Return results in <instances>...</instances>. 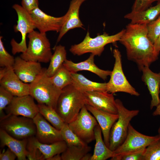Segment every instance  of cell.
Wrapping results in <instances>:
<instances>
[{"label": "cell", "mask_w": 160, "mask_h": 160, "mask_svg": "<svg viewBox=\"0 0 160 160\" xmlns=\"http://www.w3.org/2000/svg\"><path fill=\"white\" fill-rule=\"evenodd\" d=\"M91 149V147L88 145L85 147L67 146L66 149L61 154L62 160H81Z\"/></svg>", "instance_id": "31"}, {"label": "cell", "mask_w": 160, "mask_h": 160, "mask_svg": "<svg viewBox=\"0 0 160 160\" xmlns=\"http://www.w3.org/2000/svg\"><path fill=\"white\" fill-rule=\"evenodd\" d=\"M22 6L29 13L39 7L38 0H22Z\"/></svg>", "instance_id": "39"}, {"label": "cell", "mask_w": 160, "mask_h": 160, "mask_svg": "<svg viewBox=\"0 0 160 160\" xmlns=\"http://www.w3.org/2000/svg\"><path fill=\"white\" fill-rule=\"evenodd\" d=\"M54 52L51 58L46 73L49 77H52L63 65L66 59V51L64 46L61 45L55 46Z\"/></svg>", "instance_id": "27"}, {"label": "cell", "mask_w": 160, "mask_h": 160, "mask_svg": "<svg viewBox=\"0 0 160 160\" xmlns=\"http://www.w3.org/2000/svg\"><path fill=\"white\" fill-rule=\"evenodd\" d=\"M0 128L19 140L35 136L36 127L33 119L19 116L6 114L0 119Z\"/></svg>", "instance_id": "7"}, {"label": "cell", "mask_w": 160, "mask_h": 160, "mask_svg": "<svg viewBox=\"0 0 160 160\" xmlns=\"http://www.w3.org/2000/svg\"><path fill=\"white\" fill-rule=\"evenodd\" d=\"M86 104L83 93L71 84L62 89L56 110L64 122L68 124L75 119Z\"/></svg>", "instance_id": "2"}, {"label": "cell", "mask_w": 160, "mask_h": 160, "mask_svg": "<svg viewBox=\"0 0 160 160\" xmlns=\"http://www.w3.org/2000/svg\"><path fill=\"white\" fill-rule=\"evenodd\" d=\"M98 124L95 118L85 105L75 119L68 125L80 139L88 144L95 140L94 129Z\"/></svg>", "instance_id": "10"}, {"label": "cell", "mask_w": 160, "mask_h": 160, "mask_svg": "<svg viewBox=\"0 0 160 160\" xmlns=\"http://www.w3.org/2000/svg\"><path fill=\"white\" fill-rule=\"evenodd\" d=\"M147 26L148 37L153 44L160 33V15Z\"/></svg>", "instance_id": "35"}, {"label": "cell", "mask_w": 160, "mask_h": 160, "mask_svg": "<svg viewBox=\"0 0 160 160\" xmlns=\"http://www.w3.org/2000/svg\"><path fill=\"white\" fill-rule=\"evenodd\" d=\"M31 95L14 96L5 109L7 115L22 116L32 119L39 113L38 104Z\"/></svg>", "instance_id": "13"}, {"label": "cell", "mask_w": 160, "mask_h": 160, "mask_svg": "<svg viewBox=\"0 0 160 160\" xmlns=\"http://www.w3.org/2000/svg\"><path fill=\"white\" fill-rule=\"evenodd\" d=\"M50 78L53 84L61 90L72 84L71 73L63 65Z\"/></svg>", "instance_id": "29"}, {"label": "cell", "mask_w": 160, "mask_h": 160, "mask_svg": "<svg viewBox=\"0 0 160 160\" xmlns=\"http://www.w3.org/2000/svg\"><path fill=\"white\" fill-rule=\"evenodd\" d=\"M142 160H160V138L145 148Z\"/></svg>", "instance_id": "32"}, {"label": "cell", "mask_w": 160, "mask_h": 160, "mask_svg": "<svg viewBox=\"0 0 160 160\" xmlns=\"http://www.w3.org/2000/svg\"><path fill=\"white\" fill-rule=\"evenodd\" d=\"M160 0H135L132 7V12L144 11L151 7L152 4Z\"/></svg>", "instance_id": "37"}, {"label": "cell", "mask_w": 160, "mask_h": 160, "mask_svg": "<svg viewBox=\"0 0 160 160\" xmlns=\"http://www.w3.org/2000/svg\"><path fill=\"white\" fill-rule=\"evenodd\" d=\"M27 36L29 42L27 49L20 57L28 61L45 63L49 62L52 54L46 33L34 30Z\"/></svg>", "instance_id": "5"}, {"label": "cell", "mask_w": 160, "mask_h": 160, "mask_svg": "<svg viewBox=\"0 0 160 160\" xmlns=\"http://www.w3.org/2000/svg\"><path fill=\"white\" fill-rule=\"evenodd\" d=\"M145 149L136 152L114 156L111 158V160H142L143 154Z\"/></svg>", "instance_id": "36"}, {"label": "cell", "mask_w": 160, "mask_h": 160, "mask_svg": "<svg viewBox=\"0 0 160 160\" xmlns=\"http://www.w3.org/2000/svg\"><path fill=\"white\" fill-rule=\"evenodd\" d=\"M27 151V157L30 160H45L44 156L36 148L28 143L26 146Z\"/></svg>", "instance_id": "38"}, {"label": "cell", "mask_w": 160, "mask_h": 160, "mask_svg": "<svg viewBox=\"0 0 160 160\" xmlns=\"http://www.w3.org/2000/svg\"><path fill=\"white\" fill-rule=\"evenodd\" d=\"M0 84L14 96L30 95V84L19 79L13 67L0 68Z\"/></svg>", "instance_id": "12"}, {"label": "cell", "mask_w": 160, "mask_h": 160, "mask_svg": "<svg viewBox=\"0 0 160 160\" xmlns=\"http://www.w3.org/2000/svg\"><path fill=\"white\" fill-rule=\"evenodd\" d=\"M152 114L154 116L160 115V103L156 107V108Z\"/></svg>", "instance_id": "42"}, {"label": "cell", "mask_w": 160, "mask_h": 160, "mask_svg": "<svg viewBox=\"0 0 160 160\" xmlns=\"http://www.w3.org/2000/svg\"><path fill=\"white\" fill-rule=\"evenodd\" d=\"M147 25L130 23L124 29L119 42L125 47L127 59L135 62L139 70L158 59L153 44L148 36Z\"/></svg>", "instance_id": "1"}, {"label": "cell", "mask_w": 160, "mask_h": 160, "mask_svg": "<svg viewBox=\"0 0 160 160\" xmlns=\"http://www.w3.org/2000/svg\"><path fill=\"white\" fill-rule=\"evenodd\" d=\"M85 106L97 120L101 128L104 142L108 147L110 131L113 125L118 119V114L105 112L87 104H86Z\"/></svg>", "instance_id": "20"}, {"label": "cell", "mask_w": 160, "mask_h": 160, "mask_svg": "<svg viewBox=\"0 0 160 160\" xmlns=\"http://www.w3.org/2000/svg\"><path fill=\"white\" fill-rule=\"evenodd\" d=\"M36 28L41 33L49 31L59 32L62 26L64 16L56 17L48 15L39 7L34 9L30 14Z\"/></svg>", "instance_id": "15"}, {"label": "cell", "mask_w": 160, "mask_h": 160, "mask_svg": "<svg viewBox=\"0 0 160 160\" xmlns=\"http://www.w3.org/2000/svg\"><path fill=\"white\" fill-rule=\"evenodd\" d=\"M28 143L37 148L47 160L55 155L61 154L67 147L63 140L50 144H44L39 142L35 136L28 138Z\"/></svg>", "instance_id": "24"}, {"label": "cell", "mask_w": 160, "mask_h": 160, "mask_svg": "<svg viewBox=\"0 0 160 160\" xmlns=\"http://www.w3.org/2000/svg\"><path fill=\"white\" fill-rule=\"evenodd\" d=\"M39 113L54 127L60 130L65 123L56 110L44 104H38Z\"/></svg>", "instance_id": "28"}, {"label": "cell", "mask_w": 160, "mask_h": 160, "mask_svg": "<svg viewBox=\"0 0 160 160\" xmlns=\"http://www.w3.org/2000/svg\"><path fill=\"white\" fill-rule=\"evenodd\" d=\"M153 45L156 51L160 53V33L153 43Z\"/></svg>", "instance_id": "41"}, {"label": "cell", "mask_w": 160, "mask_h": 160, "mask_svg": "<svg viewBox=\"0 0 160 160\" xmlns=\"http://www.w3.org/2000/svg\"><path fill=\"white\" fill-rule=\"evenodd\" d=\"M33 120L36 127L35 136L39 142L50 144L63 140L60 130L51 125L39 113Z\"/></svg>", "instance_id": "16"}, {"label": "cell", "mask_w": 160, "mask_h": 160, "mask_svg": "<svg viewBox=\"0 0 160 160\" xmlns=\"http://www.w3.org/2000/svg\"><path fill=\"white\" fill-rule=\"evenodd\" d=\"M149 67H144L141 71L142 72V80L147 86L151 96L150 109H152L160 103V72L154 73Z\"/></svg>", "instance_id": "21"}, {"label": "cell", "mask_w": 160, "mask_h": 160, "mask_svg": "<svg viewBox=\"0 0 160 160\" xmlns=\"http://www.w3.org/2000/svg\"><path fill=\"white\" fill-rule=\"evenodd\" d=\"M48 160H62L60 154H57L50 157Z\"/></svg>", "instance_id": "43"}, {"label": "cell", "mask_w": 160, "mask_h": 160, "mask_svg": "<svg viewBox=\"0 0 160 160\" xmlns=\"http://www.w3.org/2000/svg\"><path fill=\"white\" fill-rule=\"evenodd\" d=\"M95 55L91 54L86 60L78 63L66 59L63 63L71 73H76L81 71H87L92 72L104 80L110 75L111 71L105 70L100 68L94 63Z\"/></svg>", "instance_id": "19"}, {"label": "cell", "mask_w": 160, "mask_h": 160, "mask_svg": "<svg viewBox=\"0 0 160 160\" xmlns=\"http://www.w3.org/2000/svg\"><path fill=\"white\" fill-rule=\"evenodd\" d=\"M72 86L82 92L93 91H106L107 83L94 82L77 73H71Z\"/></svg>", "instance_id": "25"}, {"label": "cell", "mask_w": 160, "mask_h": 160, "mask_svg": "<svg viewBox=\"0 0 160 160\" xmlns=\"http://www.w3.org/2000/svg\"><path fill=\"white\" fill-rule=\"evenodd\" d=\"M0 147L6 146L14 153L18 160H27L26 149L28 139L19 140L8 134L0 129Z\"/></svg>", "instance_id": "22"}, {"label": "cell", "mask_w": 160, "mask_h": 160, "mask_svg": "<svg viewBox=\"0 0 160 160\" xmlns=\"http://www.w3.org/2000/svg\"><path fill=\"white\" fill-rule=\"evenodd\" d=\"M92 155V154L88 153L84 155L81 160H91Z\"/></svg>", "instance_id": "44"}, {"label": "cell", "mask_w": 160, "mask_h": 160, "mask_svg": "<svg viewBox=\"0 0 160 160\" xmlns=\"http://www.w3.org/2000/svg\"><path fill=\"white\" fill-rule=\"evenodd\" d=\"M17 158L15 153L8 148L0 153V160H14Z\"/></svg>", "instance_id": "40"}, {"label": "cell", "mask_w": 160, "mask_h": 160, "mask_svg": "<svg viewBox=\"0 0 160 160\" xmlns=\"http://www.w3.org/2000/svg\"><path fill=\"white\" fill-rule=\"evenodd\" d=\"M87 0H72L69 9L63 16V24L57 39L58 42L70 30L76 28L84 29L83 24L79 17L80 8L81 4Z\"/></svg>", "instance_id": "18"}, {"label": "cell", "mask_w": 160, "mask_h": 160, "mask_svg": "<svg viewBox=\"0 0 160 160\" xmlns=\"http://www.w3.org/2000/svg\"><path fill=\"white\" fill-rule=\"evenodd\" d=\"M124 31V29L117 33L110 35L106 32L91 38L88 31L83 40L79 44L71 46L70 51L73 55L80 56L90 53L95 56H100L108 44L119 41Z\"/></svg>", "instance_id": "6"}, {"label": "cell", "mask_w": 160, "mask_h": 160, "mask_svg": "<svg viewBox=\"0 0 160 160\" xmlns=\"http://www.w3.org/2000/svg\"><path fill=\"white\" fill-rule=\"evenodd\" d=\"M14 96L2 87L0 86V119L6 115L3 112L12 101Z\"/></svg>", "instance_id": "34"}, {"label": "cell", "mask_w": 160, "mask_h": 160, "mask_svg": "<svg viewBox=\"0 0 160 160\" xmlns=\"http://www.w3.org/2000/svg\"><path fill=\"white\" fill-rule=\"evenodd\" d=\"M13 70L19 78L25 83L33 82L43 72L39 62L25 60L20 56L15 58Z\"/></svg>", "instance_id": "17"}, {"label": "cell", "mask_w": 160, "mask_h": 160, "mask_svg": "<svg viewBox=\"0 0 160 160\" xmlns=\"http://www.w3.org/2000/svg\"><path fill=\"white\" fill-rule=\"evenodd\" d=\"M160 138V136H149L136 130L130 124L126 137L122 144L114 151V156L136 152L145 149Z\"/></svg>", "instance_id": "11"}, {"label": "cell", "mask_w": 160, "mask_h": 160, "mask_svg": "<svg viewBox=\"0 0 160 160\" xmlns=\"http://www.w3.org/2000/svg\"><path fill=\"white\" fill-rule=\"evenodd\" d=\"M12 7L16 12L18 18L17 24L14 27V31L16 32H19L21 35L20 42L18 43L14 39L11 41L12 52L15 55L17 53H23L26 51L27 47L26 36L36 28L30 13L22 6L15 4Z\"/></svg>", "instance_id": "9"}, {"label": "cell", "mask_w": 160, "mask_h": 160, "mask_svg": "<svg viewBox=\"0 0 160 160\" xmlns=\"http://www.w3.org/2000/svg\"><path fill=\"white\" fill-rule=\"evenodd\" d=\"M160 15V0L156 4L140 12H131L124 16L133 24L148 25L156 19Z\"/></svg>", "instance_id": "23"}, {"label": "cell", "mask_w": 160, "mask_h": 160, "mask_svg": "<svg viewBox=\"0 0 160 160\" xmlns=\"http://www.w3.org/2000/svg\"><path fill=\"white\" fill-rule=\"evenodd\" d=\"M113 54L115 62L110 75V79L107 83L106 91L113 94L121 92L132 95L139 96L140 94L129 83L124 73L120 51L115 48L113 50Z\"/></svg>", "instance_id": "8"}, {"label": "cell", "mask_w": 160, "mask_h": 160, "mask_svg": "<svg viewBox=\"0 0 160 160\" xmlns=\"http://www.w3.org/2000/svg\"><path fill=\"white\" fill-rule=\"evenodd\" d=\"M46 68L30 84V95L39 104H44L56 109L62 90L56 87L46 73Z\"/></svg>", "instance_id": "3"}, {"label": "cell", "mask_w": 160, "mask_h": 160, "mask_svg": "<svg viewBox=\"0 0 160 160\" xmlns=\"http://www.w3.org/2000/svg\"><path fill=\"white\" fill-rule=\"evenodd\" d=\"M63 140L67 146H73L85 147L87 144L80 139L70 128L68 124L65 123L60 130Z\"/></svg>", "instance_id": "30"}, {"label": "cell", "mask_w": 160, "mask_h": 160, "mask_svg": "<svg viewBox=\"0 0 160 160\" xmlns=\"http://www.w3.org/2000/svg\"><path fill=\"white\" fill-rule=\"evenodd\" d=\"M158 135L160 136V127H159L158 129Z\"/></svg>", "instance_id": "45"}, {"label": "cell", "mask_w": 160, "mask_h": 160, "mask_svg": "<svg viewBox=\"0 0 160 160\" xmlns=\"http://www.w3.org/2000/svg\"><path fill=\"white\" fill-rule=\"evenodd\" d=\"M94 133L96 143L91 160H105L111 158L114 156L113 151L105 144L102 137L101 128L98 124L95 128Z\"/></svg>", "instance_id": "26"}, {"label": "cell", "mask_w": 160, "mask_h": 160, "mask_svg": "<svg viewBox=\"0 0 160 160\" xmlns=\"http://www.w3.org/2000/svg\"><path fill=\"white\" fill-rule=\"evenodd\" d=\"M2 36H0V66L1 67H13L15 58L5 49L2 41Z\"/></svg>", "instance_id": "33"}, {"label": "cell", "mask_w": 160, "mask_h": 160, "mask_svg": "<svg viewBox=\"0 0 160 160\" xmlns=\"http://www.w3.org/2000/svg\"><path fill=\"white\" fill-rule=\"evenodd\" d=\"M86 104L98 110L117 114L118 110L113 94L107 91H93L83 92Z\"/></svg>", "instance_id": "14"}, {"label": "cell", "mask_w": 160, "mask_h": 160, "mask_svg": "<svg viewBox=\"0 0 160 160\" xmlns=\"http://www.w3.org/2000/svg\"><path fill=\"white\" fill-rule=\"evenodd\" d=\"M118 118L110 131L108 148L114 151L123 143L127 136L129 126L132 119L139 112L138 110H129L119 99H116Z\"/></svg>", "instance_id": "4"}]
</instances>
